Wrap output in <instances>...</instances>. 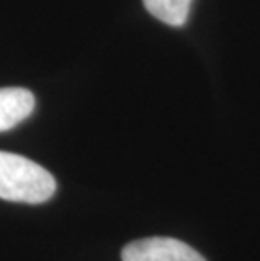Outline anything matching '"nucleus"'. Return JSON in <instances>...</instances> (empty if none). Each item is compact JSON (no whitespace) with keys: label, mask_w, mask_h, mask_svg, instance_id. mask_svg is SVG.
<instances>
[{"label":"nucleus","mask_w":260,"mask_h":261,"mask_svg":"<svg viewBox=\"0 0 260 261\" xmlns=\"http://www.w3.org/2000/svg\"><path fill=\"white\" fill-rule=\"evenodd\" d=\"M56 192V180L42 165L17 153L0 150V199L42 204Z\"/></svg>","instance_id":"f257e3e1"},{"label":"nucleus","mask_w":260,"mask_h":261,"mask_svg":"<svg viewBox=\"0 0 260 261\" xmlns=\"http://www.w3.org/2000/svg\"><path fill=\"white\" fill-rule=\"evenodd\" d=\"M122 261H206L195 248L174 238L154 236L129 243Z\"/></svg>","instance_id":"f03ea898"},{"label":"nucleus","mask_w":260,"mask_h":261,"mask_svg":"<svg viewBox=\"0 0 260 261\" xmlns=\"http://www.w3.org/2000/svg\"><path fill=\"white\" fill-rule=\"evenodd\" d=\"M34 107V94L26 88H0V132L12 130L29 118Z\"/></svg>","instance_id":"7ed1b4c3"},{"label":"nucleus","mask_w":260,"mask_h":261,"mask_svg":"<svg viewBox=\"0 0 260 261\" xmlns=\"http://www.w3.org/2000/svg\"><path fill=\"white\" fill-rule=\"evenodd\" d=\"M193 0H144V7L160 22L181 27L190 17Z\"/></svg>","instance_id":"20e7f679"}]
</instances>
